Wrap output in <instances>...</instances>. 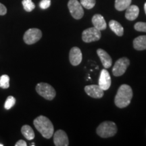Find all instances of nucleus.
Masks as SVG:
<instances>
[{
	"label": "nucleus",
	"mask_w": 146,
	"mask_h": 146,
	"mask_svg": "<svg viewBox=\"0 0 146 146\" xmlns=\"http://www.w3.org/2000/svg\"><path fill=\"white\" fill-rule=\"evenodd\" d=\"M133 98V90L129 85H120L114 98L115 105L119 108H124L130 104Z\"/></svg>",
	"instance_id": "nucleus-1"
},
{
	"label": "nucleus",
	"mask_w": 146,
	"mask_h": 146,
	"mask_svg": "<svg viewBox=\"0 0 146 146\" xmlns=\"http://www.w3.org/2000/svg\"><path fill=\"white\" fill-rule=\"evenodd\" d=\"M35 127L45 139H50L54 133V127L51 120L44 116H39L34 120Z\"/></svg>",
	"instance_id": "nucleus-2"
},
{
	"label": "nucleus",
	"mask_w": 146,
	"mask_h": 146,
	"mask_svg": "<svg viewBox=\"0 0 146 146\" xmlns=\"http://www.w3.org/2000/svg\"><path fill=\"white\" fill-rule=\"evenodd\" d=\"M117 127L114 122L104 121L97 128V134L102 138H108L114 136L117 133Z\"/></svg>",
	"instance_id": "nucleus-3"
},
{
	"label": "nucleus",
	"mask_w": 146,
	"mask_h": 146,
	"mask_svg": "<svg viewBox=\"0 0 146 146\" xmlns=\"http://www.w3.org/2000/svg\"><path fill=\"white\" fill-rule=\"evenodd\" d=\"M36 91L39 96L47 100H52L56 95L54 87L46 83H38L36 86Z\"/></svg>",
	"instance_id": "nucleus-4"
},
{
	"label": "nucleus",
	"mask_w": 146,
	"mask_h": 146,
	"mask_svg": "<svg viewBox=\"0 0 146 146\" xmlns=\"http://www.w3.org/2000/svg\"><path fill=\"white\" fill-rule=\"evenodd\" d=\"M101 36V31L98 30L94 27L85 29L82 33V39L85 43L99 41Z\"/></svg>",
	"instance_id": "nucleus-5"
},
{
	"label": "nucleus",
	"mask_w": 146,
	"mask_h": 146,
	"mask_svg": "<svg viewBox=\"0 0 146 146\" xmlns=\"http://www.w3.org/2000/svg\"><path fill=\"white\" fill-rule=\"evenodd\" d=\"M42 37V32L38 29H29L24 35L23 39L27 45L34 44Z\"/></svg>",
	"instance_id": "nucleus-6"
},
{
	"label": "nucleus",
	"mask_w": 146,
	"mask_h": 146,
	"mask_svg": "<svg viewBox=\"0 0 146 146\" xmlns=\"http://www.w3.org/2000/svg\"><path fill=\"white\" fill-rule=\"evenodd\" d=\"M130 64V60L127 58L123 57L118 59L115 62L112 68V74L114 76H120L124 74Z\"/></svg>",
	"instance_id": "nucleus-7"
},
{
	"label": "nucleus",
	"mask_w": 146,
	"mask_h": 146,
	"mask_svg": "<svg viewBox=\"0 0 146 146\" xmlns=\"http://www.w3.org/2000/svg\"><path fill=\"white\" fill-rule=\"evenodd\" d=\"M68 7L71 16L74 19L79 20L83 18L84 10L83 6L77 0H70L68 3Z\"/></svg>",
	"instance_id": "nucleus-8"
},
{
	"label": "nucleus",
	"mask_w": 146,
	"mask_h": 146,
	"mask_svg": "<svg viewBox=\"0 0 146 146\" xmlns=\"http://www.w3.org/2000/svg\"><path fill=\"white\" fill-rule=\"evenodd\" d=\"M54 143L56 146H68V138L63 130H58L54 133Z\"/></svg>",
	"instance_id": "nucleus-9"
},
{
	"label": "nucleus",
	"mask_w": 146,
	"mask_h": 146,
	"mask_svg": "<svg viewBox=\"0 0 146 146\" xmlns=\"http://www.w3.org/2000/svg\"><path fill=\"white\" fill-rule=\"evenodd\" d=\"M99 86L104 91H106L111 86V77L108 71L106 69L102 70L99 78Z\"/></svg>",
	"instance_id": "nucleus-10"
},
{
	"label": "nucleus",
	"mask_w": 146,
	"mask_h": 146,
	"mask_svg": "<svg viewBox=\"0 0 146 146\" xmlns=\"http://www.w3.org/2000/svg\"><path fill=\"white\" fill-rule=\"evenodd\" d=\"M82 59H83V56L81 50L77 47H72L69 53V60L71 64L74 66L79 65L81 62Z\"/></svg>",
	"instance_id": "nucleus-11"
},
{
	"label": "nucleus",
	"mask_w": 146,
	"mask_h": 146,
	"mask_svg": "<svg viewBox=\"0 0 146 146\" xmlns=\"http://www.w3.org/2000/svg\"><path fill=\"white\" fill-rule=\"evenodd\" d=\"M85 91L89 96L93 98L100 99L104 96V90L100 88L99 85H87L85 87Z\"/></svg>",
	"instance_id": "nucleus-12"
},
{
	"label": "nucleus",
	"mask_w": 146,
	"mask_h": 146,
	"mask_svg": "<svg viewBox=\"0 0 146 146\" xmlns=\"http://www.w3.org/2000/svg\"><path fill=\"white\" fill-rule=\"evenodd\" d=\"M97 54L101 60L102 65L105 68H108L111 67L112 64V60L110 56L105 50H102V49H98L97 50Z\"/></svg>",
	"instance_id": "nucleus-13"
},
{
	"label": "nucleus",
	"mask_w": 146,
	"mask_h": 146,
	"mask_svg": "<svg viewBox=\"0 0 146 146\" xmlns=\"http://www.w3.org/2000/svg\"><path fill=\"white\" fill-rule=\"evenodd\" d=\"M92 23L95 28L100 31L105 30L107 27L104 18L101 14H95L92 18Z\"/></svg>",
	"instance_id": "nucleus-14"
},
{
	"label": "nucleus",
	"mask_w": 146,
	"mask_h": 146,
	"mask_svg": "<svg viewBox=\"0 0 146 146\" xmlns=\"http://www.w3.org/2000/svg\"><path fill=\"white\" fill-rule=\"evenodd\" d=\"M139 9L135 5H130L126 9L125 18L129 21H135L138 17Z\"/></svg>",
	"instance_id": "nucleus-15"
},
{
	"label": "nucleus",
	"mask_w": 146,
	"mask_h": 146,
	"mask_svg": "<svg viewBox=\"0 0 146 146\" xmlns=\"http://www.w3.org/2000/svg\"><path fill=\"white\" fill-rule=\"evenodd\" d=\"M133 47L136 50H146V35L139 36L133 40Z\"/></svg>",
	"instance_id": "nucleus-16"
},
{
	"label": "nucleus",
	"mask_w": 146,
	"mask_h": 146,
	"mask_svg": "<svg viewBox=\"0 0 146 146\" xmlns=\"http://www.w3.org/2000/svg\"><path fill=\"white\" fill-rule=\"evenodd\" d=\"M109 26L111 30L117 36H122L124 34V29L122 25L118 22L112 20L110 21Z\"/></svg>",
	"instance_id": "nucleus-17"
},
{
	"label": "nucleus",
	"mask_w": 146,
	"mask_h": 146,
	"mask_svg": "<svg viewBox=\"0 0 146 146\" xmlns=\"http://www.w3.org/2000/svg\"><path fill=\"white\" fill-rule=\"evenodd\" d=\"M21 133L27 139L33 140L35 138V133L29 125H24L21 128Z\"/></svg>",
	"instance_id": "nucleus-18"
},
{
	"label": "nucleus",
	"mask_w": 146,
	"mask_h": 146,
	"mask_svg": "<svg viewBox=\"0 0 146 146\" xmlns=\"http://www.w3.org/2000/svg\"><path fill=\"white\" fill-rule=\"evenodd\" d=\"M132 0H115V8L118 11H123L131 5Z\"/></svg>",
	"instance_id": "nucleus-19"
},
{
	"label": "nucleus",
	"mask_w": 146,
	"mask_h": 146,
	"mask_svg": "<svg viewBox=\"0 0 146 146\" xmlns=\"http://www.w3.org/2000/svg\"><path fill=\"white\" fill-rule=\"evenodd\" d=\"M10 87V77L7 74H3L0 76V87L8 89Z\"/></svg>",
	"instance_id": "nucleus-20"
},
{
	"label": "nucleus",
	"mask_w": 146,
	"mask_h": 146,
	"mask_svg": "<svg viewBox=\"0 0 146 146\" xmlns=\"http://www.w3.org/2000/svg\"><path fill=\"white\" fill-rule=\"evenodd\" d=\"M23 8L25 11L30 12L35 8V5L33 2L32 0H23L22 1Z\"/></svg>",
	"instance_id": "nucleus-21"
},
{
	"label": "nucleus",
	"mask_w": 146,
	"mask_h": 146,
	"mask_svg": "<svg viewBox=\"0 0 146 146\" xmlns=\"http://www.w3.org/2000/svg\"><path fill=\"white\" fill-rule=\"evenodd\" d=\"M15 104H16L15 98L12 96H10L7 98L6 100H5L4 108L6 110H10L12 108L14 105H15Z\"/></svg>",
	"instance_id": "nucleus-22"
},
{
	"label": "nucleus",
	"mask_w": 146,
	"mask_h": 146,
	"mask_svg": "<svg viewBox=\"0 0 146 146\" xmlns=\"http://www.w3.org/2000/svg\"><path fill=\"white\" fill-rule=\"evenodd\" d=\"M96 0H81L80 3L82 6L87 10H90L93 8L96 5Z\"/></svg>",
	"instance_id": "nucleus-23"
},
{
	"label": "nucleus",
	"mask_w": 146,
	"mask_h": 146,
	"mask_svg": "<svg viewBox=\"0 0 146 146\" xmlns=\"http://www.w3.org/2000/svg\"><path fill=\"white\" fill-rule=\"evenodd\" d=\"M134 28L137 31L146 33V23L138 22L135 25Z\"/></svg>",
	"instance_id": "nucleus-24"
},
{
	"label": "nucleus",
	"mask_w": 146,
	"mask_h": 146,
	"mask_svg": "<svg viewBox=\"0 0 146 146\" xmlns=\"http://www.w3.org/2000/svg\"><path fill=\"white\" fill-rule=\"evenodd\" d=\"M51 5V0H41L39 3V7L43 10L48 8Z\"/></svg>",
	"instance_id": "nucleus-25"
},
{
	"label": "nucleus",
	"mask_w": 146,
	"mask_h": 146,
	"mask_svg": "<svg viewBox=\"0 0 146 146\" xmlns=\"http://www.w3.org/2000/svg\"><path fill=\"white\" fill-rule=\"evenodd\" d=\"M7 13V8L4 5L0 3V15L3 16Z\"/></svg>",
	"instance_id": "nucleus-26"
},
{
	"label": "nucleus",
	"mask_w": 146,
	"mask_h": 146,
	"mask_svg": "<svg viewBox=\"0 0 146 146\" xmlns=\"http://www.w3.org/2000/svg\"><path fill=\"white\" fill-rule=\"evenodd\" d=\"M27 142L24 141L23 139H21L19 140V141H18L15 144V146H27Z\"/></svg>",
	"instance_id": "nucleus-27"
},
{
	"label": "nucleus",
	"mask_w": 146,
	"mask_h": 146,
	"mask_svg": "<svg viewBox=\"0 0 146 146\" xmlns=\"http://www.w3.org/2000/svg\"><path fill=\"white\" fill-rule=\"evenodd\" d=\"M144 10H145V12L146 14V3H145V5H144Z\"/></svg>",
	"instance_id": "nucleus-28"
},
{
	"label": "nucleus",
	"mask_w": 146,
	"mask_h": 146,
	"mask_svg": "<svg viewBox=\"0 0 146 146\" xmlns=\"http://www.w3.org/2000/svg\"><path fill=\"white\" fill-rule=\"evenodd\" d=\"M31 145H32V146H34V145H35V143H33L31 144Z\"/></svg>",
	"instance_id": "nucleus-29"
},
{
	"label": "nucleus",
	"mask_w": 146,
	"mask_h": 146,
	"mask_svg": "<svg viewBox=\"0 0 146 146\" xmlns=\"http://www.w3.org/2000/svg\"><path fill=\"white\" fill-rule=\"evenodd\" d=\"M3 144H1V143H0V146H3Z\"/></svg>",
	"instance_id": "nucleus-30"
}]
</instances>
